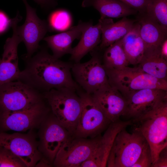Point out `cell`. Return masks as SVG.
<instances>
[{"instance_id":"obj_29","label":"cell","mask_w":167,"mask_h":167,"mask_svg":"<svg viewBox=\"0 0 167 167\" xmlns=\"http://www.w3.org/2000/svg\"><path fill=\"white\" fill-rule=\"evenodd\" d=\"M152 165L151 151L147 142L138 158L132 167H152Z\"/></svg>"},{"instance_id":"obj_1","label":"cell","mask_w":167,"mask_h":167,"mask_svg":"<svg viewBox=\"0 0 167 167\" xmlns=\"http://www.w3.org/2000/svg\"><path fill=\"white\" fill-rule=\"evenodd\" d=\"M27 59L26 68L18 80L42 93L52 89L76 92L80 89L71 76L72 63L62 61L44 50Z\"/></svg>"},{"instance_id":"obj_30","label":"cell","mask_w":167,"mask_h":167,"mask_svg":"<svg viewBox=\"0 0 167 167\" xmlns=\"http://www.w3.org/2000/svg\"><path fill=\"white\" fill-rule=\"evenodd\" d=\"M141 13H145L149 0H119Z\"/></svg>"},{"instance_id":"obj_9","label":"cell","mask_w":167,"mask_h":167,"mask_svg":"<svg viewBox=\"0 0 167 167\" xmlns=\"http://www.w3.org/2000/svg\"><path fill=\"white\" fill-rule=\"evenodd\" d=\"M88 61L73 64L71 70L75 82L83 91L92 95L109 84L106 70L95 50Z\"/></svg>"},{"instance_id":"obj_27","label":"cell","mask_w":167,"mask_h":167,"mask_svg":"<svg viewBox=\"0 0 167 167\" xmlns=\"http://www.w3.org/2000/svg\"><path fill=\"white\" fill-rule=\"evenodd\" d=\"M71 17L67 11L62 10L55 11L50 15L48 24L49 29L57 31H64L71 25Z\"/></svg>"},{"instance_id":"obj_33","label":"cell","mask_w":167,"mask_h":167,"mask_svg":"<svg viewBox=\"0 0 167 167\" xmlns=\"http://www.w3.org/2000/svg\"><path fill=\"white\" fill-rule=\"evenodd\" d=\"M160 49L162 55L167 59V39H166L160 46Z\"/></svg>"},{"instance_id":"obj_4","label":"cell","mask_w":167,"mask_h":167,"mask_svg":"<svg viewBox=\"0 0 167 167\" xmlns=\"http://www.w3.org/2000/svg\"><path fill=\"white\" fill-rule=\"evenodd\" d=\"M105 70L109 85L119 91L125 99L132 93L143 89L167 91V80L155 77L139 66H127L118 70Z\"/></svg>"},{"instance_id":"obj_6","label":"cell","mask_w":167,"mask_h":167,"mask_svg":"<svg viewBox=\"0 0 167 167\" xmlns=\"http://www.w3.org/2000/svg\"><path fill=\"white\" fill-rule=\"evenodd\" d=\"M77 92L81 98L82 107L73 137L94 138L107 128L111 122L91 95L82 89Z\"/></svg>"},{"instance_id":"obj_31","label":"cell","mask_w":167,"mask_h":167,"mask_svg":"<svg viewBox=\"0 0 167 167\" xmlns=\"http://www.w3.org/2000/svg\"><path fill=\"white\" fill-rule=\"evenodd\" d=\"M11 19L3 11L0 10V35L6 32L11 26Z\"/></svg>"},{"instance_id":"obj_34","label":"cell","mask_w":167,"mask_h":167,"mask_svg":"<svg viewBox=\"0 0 167 167\" xmlns=\"http://www.w3.org/2000/svg\"><path fill=\"white\" fill-rule=\"evenodd\" d=\"M38 4L43 7L49 4L52 0H34Z\"/></svg>"},{"instance_id":"obj_28","label":"cell","mask_w":167,"mask_h":167,"mask_svg":"<svg viewBox=\"0 0 167 167\" xmlns=\"http://www.w3.org/2000/svg\"><path fill=\"white\" fill-rule=\"evenodd\" d=\"M24 167L25 164L17 156L6 148L0 146V167Z\"/></svg>"},{"instance_id":"obj_15","label":"cell","mask_w":167,"mask_h":167,"mask_svg":"<svg viewBox=\"0 0 167 167\" xmlns=\"http://www.w3.org/2000/svg\"><path fill=\"white\" fill-rule=\"evenodd\" d=\"M131 120H118L111 123L102 136L98 135L94 150L90 157L80 167H106L107 158L114 138L118 133L132 124Z\"/></svg>"},{"instance_id":"obj_10","label":"cell","mask_w":167,"mask_h":167,"mask_svg":"<svg viewBox=\"0 0 167 167\" xmlns=\"http://www.w3.org/2000/svg\"><path fill=\"white\" fill-rule=\"evenodd\" d=\"M44 98L32 106L10 113H0V124L5 130L24 131L40 126L50 111Z\"/></svg>"},{"instance_id":"obj_23","label":"cell","mask_w":167,"mask_h":167,"mask_svg":"<svg viewBox=\"0 0 167 167\" xmlns=\"http://www.w3.org/2000/svg\"><path fill=\"white\" fill-rule=\"evenodd\" d=\"M140 28L139 22L134 23L130 31L122 39L129 64H139L144 54L145 46L140 35Z\"/></svg>"},{"instance_id":"obj_20","label":"cell","mask_w":167,"mask_h":167,"mask_svg":"<svg viewBox=\"0 0 167 167\" xmlns=\"http://www.w3.org/2000/svg\"><path fill=\"white\" fill-rule=\"evenodd\" d=\"M139 66L143 71L158 79H167V59L159 47L145 48Z\"/></svg>"},{"instance_id":"obj_11","label":"cell","mask_w":167,"mask_h":167,"mask_svg":"<svg viewBox=\"0 0 167 167\" xmlns=\"http://www.w3.org/2000/svg\"><path fill=\"white\" fill-rule=\"evenodd\" d=\"M0 146L17 156L27 167H34L44 160L38 149V142L31 133L9 134L0 132Z\"/></svg>"},{"instance_id":"obj_18","label":"cell","mask_w":167,"mask_h":167,"mask_svg":"<svg viewBox=\"0 0 167 167\" xmlns=\"http://www.w3.org/2000/svg\"><path fill=\"white\" fill-rule=\"evenodd\" d=\"M91 22L80 21L76 26L63 32L45 37V41L53 52V55L59 59L67 54H71L72 44L75 39L80 38L82 33Z\"/></svg>"},{"instance_id":"obj_25","label":"cell","mask_w":167,"mask_h":167,"mask_svg":"<svg viewBox=\"0 0 167 167\" xmlns=\"http://www.w3.org/2000/svg\"><path fill=\"white\" fill-rule=\"evenodd\" d=\"M122 39L106 48L103 56V63L105 69L120 70L129 64Z\"/></svg>"},{"instance_id":"obj_14","label":"cell","mask_w":167,"mask_h":167,"mask_svg":"<svg viewBox=\"0 0 167 167\" xmlns=\"http://www.w3.org/2000/svg\"><path fill=\"white\" fill-rule=\"evenodd\" d=\"M22 1L26 7V18L24 24L18 26V29L25 45L27 50L25 58L28 59L37 49L39 42L49 28L48 23L38 17L35 9L29 5L27 0Z\"/></svg>"},{"instance_id":"obj_16","label":"cell","mask_w":167,"mask_h":167,"mask_svg":"<svg viewBox=\"0 0 167 167\" xmlns=\"http://www.w3.org/2000/svg\"><path fill=\"white\" fill-rule=\"evenodd\" d=\"M167 98V91L148 88L135 91L126 99L127 108L125 115L135 118L151 110L160 101Z\"/></svg>"},{"instance_id":"obj_32","label":"cell","mask_w":167,"mask_h":167,"mask_svg":"<svg viewBox=\"0 0 167 167\" xmlns=\"http://www.w3.org/2000/svg\"><path fill=\"white\" fill-rule=\"evenodd\" d=\"M167 167V147L164 148L160 153L156 162L152 167Z\"/></svg>"},{"instance_id":"obj_21","label":"cell","mask_w":167,"mask_h":167,"mask_svg":"<svg viewBox=\"0 0 167 167\" xmlns=\"http://www.w3.org/2000/svg\"><path fill=\"white\" fill-rule=\"evenodd\" d=\"M101 36L99 23L95 25L91 23L83 32L77 45L72 48L70 60L75 63L80 62L86 54L96 48L100 43Z\"/></svg>"},{"instance_id":"obj_22","label":"cell","mask_w":167,"mask_h":167,"mask_svg":"<svg viewBox=\"0 0 167 167\" xmlns=\"http://www.w3.org/2000/svg\"><path fill=\"white\" fill-rule=\"evenodd\" d=\"M83 6H93L99 12L100 19L123 18L137 11L119 0H84Z\"/></svg>"},{"instance_id":"obj_13","label":"cell","mask_w":167,"mask_h":167,"mask_svg":"<svg viewBox=\"0 0 167 167\" xmlns=\"http://www.w3.org/2000/svg\"><path fill=\"white\" fill-rule=\"evenodd\" d=\"M21 16L17 13L11 19L13 35L8 38L4 46L2 58L0 61V85L18 80L21 71L18 66V47L22 41L18 29V24Z\"/></svg>"},{"instance_id":"obj_26","label":"cell","mask_w":167,"mask_h":167,"mask_svg":"<svg viewBox=\"0 0 167 167\" xmlns=\"http://www.w3.org/2000/svg\"><path fill=\"white\" fill-rule=\"evenodd\" d=\"M145 13L147 16L167 31V1L149 0Z\"/></svg>"},{"instance_id":"obj_3","label":"cell","mask_w":167,"mask_h":167,"mask_svg":"<svg viewBox=\"0 0 167 167\" xmlns=\"http://www.w3.org/2000/svg\"><path fill=\"white\" fill-rule=\"evenodd\" d=\"M42 94L53 115L73 136L82 109L80 96L67 89H52Z\"/></svg>"},{"instance_id":"obj_19","label":"cell","mask_w":167,"mask_h":167,"mask_svg":"<svg viewBox=\"0 0 167 167\" xmlns=\"http://www.w3.org/2000/svg\"><path fill=\"white\" fill-rule=\"evenodd\" d=\"M98 22L101 32L99 47L103 49L122 38L131 29L135 21L124 17L116 22L109 18L100 19Z\"/></svg>"},{"instance_id":"obj_35","label":"cell","mask_w":167,"mask_h":167,"mask_svg":"<svg viewBox=\"0 0 167 167\" xmlns=\"http://www.w3.org/2000/svg\"><path fill=\"white\" fill-rule=\"evenodd\" d=\"M164 0L166 1H167V0Z\"/></svg>"},{"instance_id":"obj_17","label":"cell","mask_w":167,"mask_h":167,"mask_svg":"<svg viewBox=\"0 0 167 167\" xmlns=\"http://www.w3.org/2000/svg\"><path fill=\"white\" fill-rule=\"evenodd\" d=\"M111 123L125 115L127 102L117 89L109 84L91 95Z\"/></svg>"},{"instance_id":"obj_7","label":"cell","mask_w":167,"mask_h":167,"mask_svg":"<svg viewBox=\"0 0 167 167\" xmlns=\"http://www.w3.org/2000/svg\"><path fill=\"white\" fill-rule=\"evenodd\" d=\"M43 99L42 93L19 80L0 85V113L25 109Z\"/></svg>"},{"instance_id":"obj_36","label":"cell","mask_w":167,"mask_h":167,"mask_svg":"<svg viewBox=\"0 0 167 167\" xmlns=\"http://www.w3.org/2000/svg\"><path fill=\"white\" fill-rule=\"evenodd\" d=\"M1 59L0 58V60H1Z\"/></svg>"},{"instance_id":"obj_8","label":"cell","mask_w":167,"mask_h":167,"mask_svg":"<svg viewBox=\"0 0 167 167\" xmlns=\"http://www.w3.org/2000/svg\"><path fill=\"white\" fill-rule=\"evenodd\" d=\"M40 126L38 149L43 159L52 165L60 148L72 136L51 111Z\"/></svg>"},{"instance_id":"obj_2","label":"cell","mask_w":167,"mask_h":167,"mask_svg":"<svg viewBox=\"0 0 167 167\" xmlns=\"http://www.w3.org/2000/svg\"><path fill=\"white\" fill-rule=\"evenodd\" d=\"M134 119L137 124L134 130L139 132L148 144L153 165L160 152L167 147V98L148 112Z\"/></svg>"},{"instance_id":"obj_5","label":"cell","mask_w":167,"mask_h":167,"mask_svg":"<svg viewBox=\"0 0 167 167\" xmlns=\"http://www.w3.org/2000/svg\"><path fill=\"white\" fill-rule=\"evenodd\" d=\"M147 143L142 135L123 129L116 136L107 160L106 167H132Z\"/></svg>"},{"instance_id":"obj_12","label":"cell","mask_w":167,"mask_h":167,"mask_svg":"<svg viewBox=\"0 0 167 167\" xmlns=\"http://www.w3.org/2000/svg\"><path fill=\"white\" fill-rule=\"evenodd\" d=\"M97 138L98 135L90 139L72 136L60 148L53 165L57 167H80L92 155Z\"/></svg>"},{"instance_id":"obj_24","label":"cell","mask_w":167,"mask_h":167,"mask_svg":"<svg viewBox=\"0 0 167 167\" xmlns=\"http://www.w3.org/2000/svg\"><path fill=\"white\" fill-rule=\"evenodd\" d=\"M139 22L140 25L139 33L145 49L159 47L167 39V31L146 15L141 18Z\"/></svg>"}]
</instances>
